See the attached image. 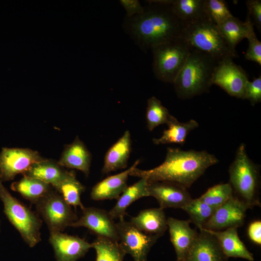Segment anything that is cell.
Listing matches in <instances>:
<instances>
[{"instance_id": "obj_1", "label": "cell", "mask_w": 261, "mask_h": 261, "mask_svg": "<svg viewBox=\"0 0 261 261\" xmlns=\"http://www.w3.org/2000/svg\"><path fill=\"white\" fill-rule=\"evenodd\" d=\"M144 12L125 17V32L144 52L182 37L186 24L174 13L171 0H147Z\"/></svg>"}, {"instance_id": "obj_2", "label": "cell", "mask_w": 261, "mask_h": 261, "mask_svg": "<svg viewBox=\"0 0 261 261\" xmlns=\"http://www.w3.org/2000/svg\"><path fill=\"white\" fill-rule=\"evenodd\" d=\"M218 161L214 155L205 150L168 147L165 159L159 166L146 170L135 167L130 175L145 178L148 181L171 182L188 188L207 168Z\"/></svg>"}, {"instance_id": "obj_3", "label": "cell", "mask_w": 261, "mask_h": 261, "mask_svg": "<svg viewBox=\"0 0 261 261\" xmlns=\"http://www.w3.org/2000/svg\"><path fill=\"white\" fill-rule=\"evenodd\" d=\"M218 61L207 53L191 50L173 83L178 97L186 100L208 92Z\"/></svg>"}, {"instance_id": "obj_4", "label": "cell", "mask_w": 261, "mask_h": 261, "mask_svg": "<svg viewBox=\"0 0 261 261\" xmlns=\"http://www.w3.org/2000/svg\"><path fill=\"white\" fill-rule=\"evenodd\" d=\"M182 38L191 50L204 52L219 61L238 57L229 47L218 26L207 17L186 24Z\"/></svg>"}, {"instance_id": "obj_5", "label": "cell", "mask_w": 261, "mask_h": 261, "mask_svg": "<svg viewBox=\"0 0 261 261\" xmlns=\"http://www.w3.org/2000/svg\"><path fill=\"white\" fill-rule=\"evenodd\" d=\"M230 184L240 199L252 208L260 206L258 197L259 169L248 157L246 145L238 147L234 159L229 167Z\"/></svg>"}, {"instance_id": "obj_6", "label": "cell", "mask_w": 261, "mask_h": 261, "mask_svg": "<svg viewBox=\"0 0 261 261\" xmlns=\"http://www.w3.org/2000/svg\"><path fill=\"white\" fill-rule=\"evenodd\" d=\"M0 199L3 203L6 217L19 232L25 242L30 247L35 246L41 241L42 220L12 195L0 179Z\"/></svg>"}, {"instance_id": "obj_7", "label": "cell", "mask_w": 261, "mask_h": 261, "mask_svg": "<svg viewBox=\"0 0 261 261\" xmlns=\"http://www.w3.org/2000/svg\"><path fill=\"white\" fill-rule=\"evenodd\" d=\"M151 50L155 77L171 84L174 83L191 51L182 37L153 47Z\"/></svg>"}, {"instance_id": "obj_8", "label": "cell", "mask_w": 261, "mask_h": 261, "mask_svg": "<svg viewBox=\"0 0 261 261\" xmlns=\"http://www.w3.org/2000/svg\"><path fill=\"white\" fill-rule=\"evenodd\" d=\"M50 232H62L78 219L77 215L57 191L51 189L35 203Z\"/></svg>"}, {"instance_id": "obj_9", "label": "cell", "mask_w": 261, "mask_h": 261, "mask_svg": "<svg viewBox=\"0 0 261 261\" xmlns=\"http://www.w3.org/2000/svg\"><path fill=\"white\" fill-rule=\"evenodd\" d=\"M116 224L119 243L126 254L130 255L133 261H147L151 248L160 237L144 233L124 218Z\"/></svg>"}, {"instance_id": "obj_10", "label": "cell", "mask_w": 261, "mask_h": 261, "mask_svg": "<svg viewBox=\"0 0 261 261\" xmlns=\"http://www.w3.org/2000/svg\"><path fill=\"white\" fill-rule=\"evenodd\" d=\"M248 81L242 68L228 57L218 61L215 68L212 84L222 88L229 95L244 100L245 87Z\"/></svg>"}, {"instance_id": "obj_11", "label": "cell", "mask_w": 261, "mask_h": 261, "mask_svg": "<svg viewBox=\"0 0 261 261\" xmlns=\"http://www.w3.org/2000/svg\"><path fill=\"white\" fill-rule=\"evenodd\" d=\"M44 159L38 151L29 148L3 147L0 153V179L2 182L12 180Z\"/></svg>"}, {"instance_id": "obj_12", "label": "cell", "mask_w": 261, "mask_h": 261, "mask_svg": "<svg viewBox=\"0 0 261 261\" xmlns=\"http://www.w3.org/2000/svg\"><path fill=\"white\" fill-rule=\"evenodd\" d=\"M250 207L237 197L232 196L220 207L204 224L203 228L222 231L231 228H238L245 222L246 212Z\"/></svg>"}, {"instance_id": "obj_13", "label": "cell", "mask_w": 261, "mask_h": 261, "mask_svg": "<svg viewBox=\"0 0 261 261\" xmlns=\"http://www.w3.org/2000/svg\"><path fill=\"white\" fill-rule=\"evenodd\" d=\"M82 214L79 218L70 227L87 228L97 236L105 237L119 242V236L116 224L108 212L93 207L82 209Z\"/></svg>"}, {"instance_id": "obj_14", "label": "cell", "mask_w": 261, "mask_h": 261, "mask_svg": "<svg viewBox=\"0 0 261 261\" xmlns=\"http://www.w3.org/2000/svg\"><path fill=\"white\" fill-rule=\"evenodd\" d=\"M149 196L154 197L160 207L181 208L192 199L187 188L177 184L168 181H148Z\"/></svg>"}, {"instance_id": "obj_15", "label": "cell", "mask_w": 261, "mask_h": 261, "mask_svg": "<svg viewBox=\"0 0 261 261\" xmlns=\"http://www.w3.org/2000/svg\"><path fill=\"white\" fill-rule=\"evenodd\" d=\"M49 241L56 261H76L92 248L91 243L85 239L60 232H50Z\"/></svg>"}, {"instance_id": "obj_16", "label": "cell", "mask_w": 261, "mask_h": 261, "mask_svg": "<svg viewBox=\"0 0 261 261\" xmlns=\"http://www.w3.org/2000/svg\"><path fill=\"white\" fill-rule=\"evenodd\" d=\"M184 261H227L217 240L211 234L200 230Z\"/></svg>"}, {"instance_id": "obj_17", "label": "cell", "mask_w": 261, "mask_h": 261, "mask_svg": "<svg viewBox=\"0 0 261 261\" xmlns=\"http://www.w3.org/2000/svg\"><path fill=\"white\" fill-rule=\"evenodd\" d=\"M167 221L177 261H184L198 232L190 227L189 219L180 220L170 217Z\"/></svg>"}, {"instance_id": "obj_18", "label": "cell", "mask_w": 261, "mask_h": 261, "mask_svg": "<svg viewBox=\"0 0 261 261\" xmlns=\"http://www.w3.org/2000/svg\"><path fill=\"white\" fill-rule=\"evenodd\" d=\"M138 160L125 171L111 175L97 183L92 188L90 197L94 201L117 199L128 187L129 176L132 170L140 163Z\"/></svg>"}, {"instance_id": "obj_19", "label": "cell", "mask_w": 261, "mask_h": 261, "mask_svg": "<svg viewBox=\"0 0 261 261\" xmlns=\"http://www.w3.org/2000/svg\"><path fill=\"white\" fill-rule=\"evenodd\" d=\"M91 158L90 152L77 136L71 144L65 146L58 163L62 167L79 170L88 176Z\"/></svg>"}, {"instance_id": "obj_20", "label": "cell", "mask_w": 261, "mask_h": 261, "mask_svg": "<svg viewBox=\"0 0 261 261\" xmlns=\"http://www.w3.org/2000/svg\"><path fill=\"white\" fill-rule=\"evenodd\" d=\"M212 235L217 240L223 253L227 258H240L253 261V254L246 248L240 239L237 228H231L222 231H213L203 228Z\"/></svg>"}, {"instance_id": "obj_21", "label": "cell", "mask_w": 261, "mask_h": 261, "mask_svg": "<svg viewBox=\"0 0 261 261\" xmlns=\"http://www.w3.org/2000/svg\"><path fill=\"white\" fill-rule=\"evenodd\" d=\"M131 149L130 133L126 130L123 135L106 152L102 170L103 174L125 169L127 167Z\"/></svg>"}, {"instance_id": "obj_22", "label": "cell", "mask_w": 261, "mask_h": 261, "mask_svg": "<svg viewBox=\"0 0 261 261\" xmlns=\"http://www.w3.org/2000/svg\"><path fill=\"white\" fill-rule=\"evenodd\" d=\"M145 233L162 236L168 229L167 221L163 210L160 207L143 210L130 221Z\"/></svg>"}, {"instance_id": "obj_23", "label": "cell", "mask_w": 261, "mask_h": 261, "mask_svg": "<svg viewBox=\"0 0 261 261\" xmlns=\"http://www.w3.org/2000/svg\"><path fill=\"white\" fill-rule=\"evenodd\" d=\"M249 15L242 22L233 16L218 26V30L230 49L236 53L235 47L243 39L246 38L251 29L253 27Z\"/></svg>"}, {"instance_id": "obj_24", "label": "cell", "mask_w": 261, "mask_h": 261, "mask_svg": "<svg viewBox=\"0 0 261 261\" xmlns=\"http://www.w3.org/2000/svg\"><path fill=\"white\" fill-rule=\"evenodd\" d=\"M148 181L145 178L133 185L128 186L121 193L115 206L108 212L114 219L124 218L128 207L137 200L149 196L147 191Z\"/></svg>"}, {"instance_id": "obj_25", "label": "cell", "mask_w": 261, "mask_h": 261, "mask_svg": "<svg viewBox=\"0 0 261 261\" xmlns=\"http://www.w3.org/2000/svg\"><path fill=\"white\" fill-rule=\"evenodd\" d=\"M166 125L168 129L163 131L162 136L153 139L154 144H178L183 145L189 132L199 126L198 123L194 119L181 122L171 115Z\"/></svg>"}, {"instance_id": "obj_26", "label": "cell", "mask_w": 261, "mask_h": 261, "mask_svg": "<svg viewBox=\"0 0 261 261\" xmlns=\"http://www.w3.org/2000/svg\"><path fill=\"white\" fill-rule=\"evenodd\" d=\"M66 171L58 162L44 159L32 164L23 175L39 179L54 188L60 182Z\"/></svg>"}, {"instance_id": "obj_27", "label": "cell", "mask_w": 261, "mask_h": 261, "mask_svg": "<svg viewBox=\"0 0 261 261\" xmlns=\"http://www.w3.org/2000/svg\"><path fill=\"white\" fill-rule=\"evenodd\" d=\"M54 188L71 206L80 207L81 209L84 208L81 195L85 187L77 180L74 171L67 170L63 178Z\"/></svg>"}, {"instance_id": "obj_28", "label": "cell", "mask_w": 261, "mask_h": 261, "mask_svg": "<svg viewBox=\"0 0 261 261\" xmlns=\"http://www.w3.org/2000/svg\"><path fill=\"white\" fill-rule=\"evenodd\" d=\"M11 188L35 204L52 189L51 185L25 175L19 181L12 183Z\"/></svg>"}, {"instance_id": "obj_29", "label": "cell", "mask_w": 261, "mask_h": 261, "mask_svg": "<svg viewBox=\"0 0 261 261\" xmlns=\"http://www.w3.org/2000/svg\"><path fill=\"white\" fill-rule=\"evenodd\" d=\"M205 0H171V4L175 15L186 24L206 17Z\"/></svg>"}, {"instance_id": "obj_30", "label": "cell", "mask_w": 261, "mask_h": 261, "mask_svg": "<svg viewBox=\"0 0 261 261\" xmlns=\"http://www.w3.org/2000/svg\"><path fill=\"white\" fill-rule=\"evenodd\" d=\"M96 252V261H123L126 255L119 242L97 236L91 243Z\"/></svg>"}, {"instance_id": "obj_31", "label": "cell", "mask_w": 261, "mask_h": 261, "mask_svg": "<svg viewBox=\"0 0 261 261\" xmlns=\"http://www.w3.org/2000/svg\"><path fill=\"white\" fill-rule=\"evenodd\" d=\"M189 216V220L200 230L213 214L216 208L207 204L199 198L191 199L182 209Z\"/></svg>"}, {"instance_id": "obj_32", "label": "cell", "mask_w": 261, "mask_h": 261, "mask_svg": "<svg viewBox=\"0 0 261 261\" xmlns=\"http://www.w3.org/2000/svg\"><path fill=\"white\" fill-rule=\"evenodd\" d=\"M170 115L168 110L156 97L152 96L148 99L145 117L149 131H152L160 125L167 124Z\"/></svg>"}, {"instance_id": "obj_33", "label": "cell", "mask_w": 261, "mask_h": 261, "mask_svg": "<svg viewBox=\"0 0 261 261\" xmlns=\"http://www.w3.org/2000/svg\"><path fill=\"white\" fill-rule=\"evenodd\" d=\"M230 183L219 184L209 188L199 198L215 208L220 207L233 195Z\"/></svg>"}, {"instance_id": "obj_34", "label": "cell", "mask_w": 261, "mask_h": 261, "mask_svg": "<svg viewBox=\"0 0 261 261\" xmlns=\"http://www.w3.org/2000/svg\"><path fill=\"white\" fill-rule=\"evenodd\" d=\"M204 10L206 17L217 26L233 16L223 0H205Z\"/></svg>"}, {"instance_id": "obj_35", "label": "cell", "mask_w": 261, "mask_h": 261, "mask_svg": "<svg viewBox=\"0 0 261 261\" xmlns=\"http://www.w3.org/2000/svg\"><path fill=\"white\" fill-rule=\"evenodd\" d=\"M248 46L245 57L247 60L257 62L261 65V43L257 39L252 27L246 38Z\"/></svg>"}, {"instance_id": "obj_36", "label": "cell", "mask_w": 261, "mask_h": 261, "mask_svg": "<svg viewBox=\"0 0 261 261\" xmlns=\"http://www.w3.org/2000/svg\"><path fill=\"white\" fill-rule=\"evenodd\" d=\"M246 99L250 102L252 105L261 102V76L250 82H247L245 92L244 100Z\"/></svg>"}, {"instance_id": "obj_37", "label": "cell", "mask_w": 261, "mask_h": 261, "mask_svg": "<svg viewBox=\"0 0 261 261\" xmlns=\"http://www.w3.org/2000/svg\"><path fill=\"white\" fill-rule=\"evenodd\" d=\"M248 10V14L254 25L260 31L261 29V0H248L246 1Z\"/></svg>"}, {"instance_id": "obj_38", "label": "cell", "mask_w": 261, "mask_h": 261, "mask_svg": "<svg viewBox=\"0 0 261 261\" xmlns=\"http://www.w3.org/2000/svg\"><path fill=\"white\" fill-rule=\"evenodd\" d=\"M119 2L126 12V17L140 14L144 11V7L138 0H120Z\"/></svg>"}, {"instance_id": "obj_39", "label": "cell", "mask_w": 261, "mask_h": 261, "mask_svg": "<svg viewBox=\"0 0 261 261\" xmlns=\"http://www.w3.org/2000/svg\"><path fill=\"white\" fill-rule=\"evenodd\" d=\"M248 236L251 241L258 245H261V221L255 220L249 225L247 230Z\"/></svg>"}]
</instances>
